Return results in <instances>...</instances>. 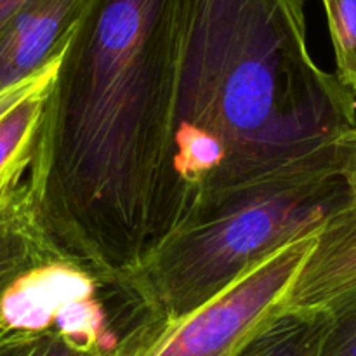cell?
Instances as JSON below:
<instances>
[{"label": "cell", "mask_w": 356, "mask_h": 356, "mask_svg": "<svg viewBox=\"0 0 356 356\" xmlns=\"http://www.w3.org/2000/svg\"><path fill=\"white\" fill-rule=\"evenodd\" d=\"M56 263L66 264L38 225L26 184L23 183L13 195L0 202V308L7 292L21 278L38 268ZM13 334L16 332H10L0 316V346Z\"/></svg>", "instance_id": "cell-7"}, {"label": "cell", "mask_w": 356, "mask_h": 356, "mask_svg": "<svg viewBox=\"0 0 356 356\" xmlns=\"http://www.w3.org/2000/svg\"><path fill=\"white\" fill-rule=\"evenodd\" d=\"M49 86L51 83L31 92L0 118V202L24 183L35 131Z\"/></svg>", "instance_id": "cell-8"}, {"label": "cell", "mask_w": 356, "mask_h": 356, "mask_svg": "<svg viewBox=\"0 0 356 356\" xmlns=\"http://www.w3.org/2000/svg\"><path fill=\"white\" fill-rule=\"evenodd\" d=\"M28 2H31V0H0V30Z\"/></svg>", "instance_id": "cell-14"}, {"label": "cell", "mask_w": 356, "mask_h": 356, "mask_svg": "<svg viewBox=\"0 0 356 356\" xmlns=\"http://www.w3.org/2000/svg\"><path fill=\"white\" fill-rule=\"evenodd\" d=\"M59 59H61V56H59V58H56L52 63H49V65L45 66L44 70H40L37 75L30 76V79H26L24 82L17 83V86H14V87H10V89L0 92V118H2L7 111L13 110V108L16 106L19 101H23L24 97L30 96L31 92H35V90L40 89V87L51 83L52 79H54V75H56V70H58Z\"/></svg>", "instance_id": "cell-12"}, {"label": "cell", "mask_w": 356, "mask_h": 356, "mask_svg": "<svg viewBox=\"0 0 356 356\" xmlns=\"http://www.w3.org/2000/svg\"><path fill=\"white\" fill-rule=\"evenodd\" d=\"M179 0H87L42 103L26 184L49 242L104 287L174 232L169 177Z\"/></svg>", "instance_id": "cell-1"}, {"label": "cell", "mask_w": 356, "mask_h": 356, "mask_svg": "<svg viewBox=\"0 0 356 356\" xmlns=\"http://www.w3.org/2000/svg\"><path fill=\"white\" fill-rule=\"evenodd\" d=\"M356 284V204L330 216L289 291L285 309L316 312Z\"/></svg>", "instance_id": "cell-6"}, {"label": "cell", "mask_w": 356, "mask_h": 356, "mask_svg": "<svg viewBox=\"0 0 356 356\" xmlns=\"http://www.w3.org/2000/svg\"><path fill=\"white\" fill-rule=\"evenodd\" d=\"M306 2L179 0L169 141L174 232L242 191L339 174L336 145L356 124V96L313 59Z\"/></svg>", "instance_id": "cell-2"}, {"label": "cell", "mask_w": 356, "mask_h": 356, "mask_svg": "<svg viewBox=\"0 0 356 356\" xmlns=\"http://www.w3.org/2000/svg\"><path fill=\"white\" fill-rule=\"evenodd\" d=\"M316 356H356V284L322 308Z\"/></svg>", "instance_id": "cell-11"}, {"label": "cell", "mask_w": 356, "mask_h": 356, "mask_svg": "<svg viewBox=\"0 0 356 356\" xmlns=\"http://www.w3.org/2000/svg\"><path fill=\"white\" fill-rule=\"evenodd\" d=\"M337 172L346 183L351 204H356V124L341 134L336 145Z\"/></svg>", "instance_id": "cell-13"}, {"label": "cell", "mask_w": 356, "mask_h": 356, "mask_svg": "<svg viewBox=\"0 0 356 356\" xmlns=\"http://www.w3.org/2000/svg\"><path fill=\"white\" fill-rule=\"evenodd\" d=\"M315 235L282 247L188 315L167 322L146 318L118 344L115 356H235L257 330L285 309L289 291Z\"/></svg>", "instance_id": "cell-4"}, {"label": "cell", "mask_w": 356, "mask_h": 356, "mask_svg": "<svg viewBox=\"0 0 356 356\" xmlns=\"http://www.w3.org/2000/svg\"><path fill=\"white\" fill-rule=\"evenodd\" d=\"M336 58V76L356 96V0H322Z\"/></svg>", "instance_id": "cell-10"}, {"label": "cell", "mask_w": 356, "mask_h": 356, "mask_svg": "<svg viewBox=\"0 0 356 356\" xmlns=\"http://www.w3.org/2000/svg\"><path fill=\"white\" fill-rule=\"evenodd\" d=\"M90 280L45 329L21 330L0 346V356H115L118 334L108 296Z\"/></svg>", "instance_id": "cell-5"}, {"label": "cell", "mask_w": 356, "mask_h": 356, "mask_svg": "<svg viewBox=\"0 0 356 356\" xmlns=\"http://www.w3.org/2000/svg\"><path fill=\"white\" fill-rule=\"evenodd\" d=\"M322 329V309H284L257 330L235 356H316Z\"/></svg>", "instance_id": "cell-9"}, {"label": "cell", "mask_w": 356, "mask_h": 356, "mask_svg": "<svg viewBox=\"0 0 356 356\" xmlns=\"http://www.w3.org/2000/svg\"><path fill=\"white\" fill-rule=\"evenodd\" d=\"M351 204L339 174L263 184L225 198L172 233L125 284L152 320L202 308L294 240Z\"/></svg>", "instance_id": "cell-3"}]
</instances>
